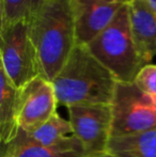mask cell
Segmentation results:
<instances>
[{
    "mask_svg": "<svg viewBox=\"0 0 156 157\" xmlns=\"http://www.w3.org/2000/svg\"><path fill=\"white\" fill-rule=\"evenodd\" d=\"M144 1H146V3L149 4V6L156 13V0H144Z\"/></svg>",
    "mask_w": 156,
    "mask_h": 157,
    "instance_id": "2e32d148",
    "label": "cell"
},
{
    "mask_svg": "<svg viewBox=\"0 0 156 157\" xmlns=\"http://www.w3.org/2000/svg\"><path fill=\"white\" fill-rule=\"evenodd\" d=\"M30 28L41 75L52 82L77 45L72 0H46Z\"/></svg>",
    "mask_w": 156,
    "mask_h": 157,
    "instance_id": "6da1fadb",
    "label": "cell"
},
{
    "mask_svg": "<svg viewBox=\"0 0 156 157\" xmlns=\"http://www.w3.org/2000/svg\"><path fill=\"white\" fill-rule=\"evenodd\" d=\"M2 155L9 157H86L80 152H63L28 141L21 132L11 143L2 145Z\"/></svg>",
    "mask_w": 156,
    "mask_h": 157,
    "instance_id": "4fadbf2b",
    "label": "cell"
},
{
    "mask_svg": "<svg viewBox=\"0 0 156 157\" xmlns=\"http://www.w3.org/2000/svg\"><path fill=\"white\" fill-rule=\"evenodd\" d=\"M111 138L156 128V105L152 96L134 82L118 81L111 103Z\"/></svg>",
    "mask_w": 156,
    "mask_h": 157,
    "instance_id": "5b68a950",
    "label": "cell"
},
{
    "mask_svg": "<svg viewBox=\"0 0 156 157\" xmlns=\"http://www.w3.org/2000/svg\"><path fill=\"white\" fill-rule=\"evenodd\" d=\"M69 121L82 145L86 157H96L107 152L111 139L110 105H75L67 107Z\"/></svg>",
    "mask_w": 156,
    "mask_h": 157,
    "instance_id": "8992f818",
    "label": "cell"
},
{
    "mask_svg": "<svg viewBox=\"0 0 156 157\" xmlns=\"http://www.w3.org/2000/svg\"><path fill=\"white\" fill-rule=\"evenodd\" d=\"M131 0H72L77 44L87 45L105 30Z\"/></svg>",
    "mask_w": 156,
    "mask_h": 157,
    "instance_id": "ba28073f",
    "label": "cell"
},
{
    "mask_svg": "<svg viewBox=\"0 0 156 157\" xmlns=\"http://www.w3.org/2000/svg\"><path fill=\"white\" fill-rule=\"evenodd\" d=\"M0 67L18 89L42 76L29 21L0 26Z\"/></svg>",
    "mask_w": 156,
    "mask_h": 157,
    "instance_id": "277c9868",
    "label": "cell"
},
{
    "mask_svg": "<svg viewBox=\"0 0 156 157\" xmlns=\"http://www.w3.org/2000/svg\"><path fill=\"white\" fill-rule=\"evenodd\" d=\"M0 139L2 145L11 143L19 132L18 96L15 87L4 71L0 67Z\"/></svg>",
    "mask_w": 156,
    "mask_h": 157,
    "instance_id": "8fae6325",
    "label": "cell"
},
{
    "mask_svg": "<svg viewBox=\"0 0 156 157\" xmlns=\"http://www.w3.org/2000/svg\"><path fill=\"white\" fill-rule=\"evenodd\" d=\"M128 14L134 41L148 62L156 56V13L144 0H131Z\"/></svg>",
    "mask_w": 156,
    "mask_h": 157,
    "instance_id": "30bf717a",
    "label": "cell"
},
{
    "mask_svg": "<svg viewBox=\"0 0 156 157\" xmlns=\"http://www.w3.org/2000/svg\"><path fill=\"white\" fill-rule=\"evenodd\" d=\"M107 152L117 157H156V128L111 138Z\"/></svg>",
    "mask_w": 156,
    "mask_h": 157,
    "instance_id": "7c38bea8",
    "label": "cell"
},
{
    "mask_svg": "<svg viewBox=\"0 0 156 157\" xmlns=\"http://www.w3.org/2000/svg\"><path fill=\"white\" fill-rule=\"evenodd\" d=\"M86 46L120 82H134L140 70L149 64L134 41L128 3L106 29Z\"/></svg>",
    "mask_w": 156,
    "mask_h": 157,
    "instance_id": "3957f363",
    "label": "cell"
},
{
    "mask_svg": "<svg viewBox=\"0 0 156 157\" xmlns=\"http://www.w3.org/2000/svg\"><path fill=\"white\" fill-rule=\"evenodd\" d=\"M59 105L54 86L43 76L31 80L19 89V130L31 132L56 113Z\"/></svg>",
    "mask_w": 156,
    "mask_h": 157,
    "instance_id": "52a82bcc",
    "label": "cell"
},
{
    "mask_svg": "<svg viewBox=\"0 0 156 157\" xmlns=\"http://www.w3.org/2000/svg\"><path fill=\"white\" fill-rule=\"evenodd\" d=\"M1 157H9V156H6V155H2Z\"/></svg>",
    "mask_w": 156,
    "mask_h": 157,
    "instance_id": "d6986e66",
    "label": "cell"
},
{
    "mask_svg": "<svg viewBox=\"0 0 156 157\" xmlns=\"http://www.w3.org/2000/svg\"><path fill=\"white\" fill-rule=\"evenodd\" d=\"M19 132L28 141L41 147L63 152H80L85 154L82 145L76 137L71 122L63 119L57 112L33 132Z\"/></svg>",
    "mask_w": 156,
    "mask_h": 157,
    "instance_id": "9c48e42d",
    "label": "cell"
},
{
    "mask_svg": "<svg viewBox=\"0 0 156 157\" xmlns=\"http://www.w3.org/2000/svg\"><path fill=\"white\" fill-rule=\"evenodd\" d=\"M96 157H117V156H115V155H112V154H110V153H108V152H106V153L101 154V155H98V156H96Z\"/></svg>",
    "mask_w": 156,
    "mask_h": 157,
    "instance_id": "e0dca14e",
    "label": "cell"
},
{
    "mask_svg": "<svg viewBox=\"0 0 156 157\" xmlns=\"http://www.w3.org/2000/svg\"><path fill=\"white\" fill-rule=\"evenodd\" d=\"M136 86L142 92L149 94L150 96H156V65L154 64H146L140 70L136 76Z\"/></svg>",
    "mask_w": 156,
    "mask_h": 157,
    "instance_id": "9a60e30c",
    "label": "cell"
},
{
    "mask_svg": "<svg viewBox=\"0 0 156 157\" xmlns=\"http://www.w3.org/2000/svg\"><path fill=\"white\" fill-rule=\"evenodd\" d=\"M46 0H0V26L31 21Z\"/></svg>",
    "mask_w": 156,
    "mask_h": 157,
    "instance_id": "5bb4252c",
    "label": "cell"
},
{
    "mask_svg": "<svg viewBox=\"0 0 156 157\" xmlns=\"http://www.w3.org/2000/svg\"><path fill=\"white\" fill-rule=\"evenodd\" d=\"M60 105H111L118 80L86 45L77 44L52 80Z\"/></svg>",
    "mask_w": 156,
    "mask_h": 157,
    "instance_id": "7a4b0ae2",
    "label": "cell"
},
{
    "mask_svg": "<svg viewBox=\"0 0 156 157\" xmlns=\"http://www.w3.org/2000/svg\"><path fill=\"white\" fill-rule=\"evenodd\" d=\"M153 97V96H152ZM153 99H154V101H155V105H156V96L155 97H153Z\"/></svg>",
    "mask_w": 156,
    "mask_h": 157,
    "instance_id": "ac0fdd59",
    "label": "cell"
}]
</instances>
